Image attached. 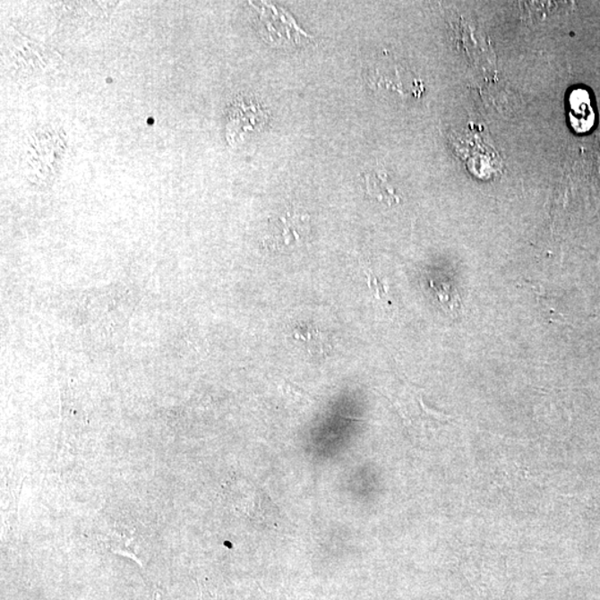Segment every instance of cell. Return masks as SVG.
I'll return each instance as SVG.
<instances>
[{
    "mask_svg": "<svg viewBox=\"0 0 600 600\" xmlns=\"http://www.w3.org/2000/svg\"><path fill=\"white\" fill-rule=\"evenodd\" d=\"M455 154L464 161L469 173L480 180H491L504 172L500 154L484 140L482 129L468 124L450 138Z\"/></svg>",
    "mask_w": 600,
    "mask_h": 600,
    "instance_id": "6da1fadb",
    "label": "cell"
},
{
    "mask_svg": "<svg viewBox=\"0 0 600 600\" xmlns=\"http://www.w3.org/2000/svg\"><path fill=\"white\" fill-rule=\"evenodd\" d=\"M311 234V219L297 210H288L272 221L267 244L271 249L298 247Z\"/></svg>",
    "mask_w": 600,
    "mask_h": 600,
    "instance_id": "7a4b0ae2",
    "label": "cell"
},
{
    "mask_svg": "<svg viewBox=\"0 0 600 600\" xmlns=\"http://www.w3.org/2000/svg\"><path fill=\"white\" fill-rule=\"evenodd\" d=\"M269 113L256 101L238 100L230 108L227 137L230 144L242 141L248 133L261 131L269 122Z\"/></svg>",
    "mask_w": 600,
    "mask_h": 600,
    "instance_id": "3957f363",
    "label": "cell"
},
{
    "mask_svg": "<svg viewBox=\"0 0 600 600\" xmlns=\"http://www.w3.org/2000/svg\"><path fill=\"white\" fill-rule=\"evenodd\" d=\"M261 17L272 43H279L280 29L284 32L286 43H290V41L299 43L302 39H309V35L299 29L292 17L288 16L287 13H283V11L280 12L274 6H262Z\"/></svg>",
    "mask_w": 600,
    "mask_h": 600,
    "instance_id": "277c9868",
    "label": "cell"
},
{
    "mask_svg": "<svg viewBox=\"0 0 600 600\" xmlns=\"http://www.w3.org/2000/svg\"><path fill=\"white\" fill-rule=\"evenodd\" d=\"M569 106L570 126L579 133L589 132L595 124V113L588 91L584 89L572 90Z\"/></svg>",
    "mask_w": 600,
    "mask_h": 600,
    "instance_id": "5b68a950",
    "label": "cell"
},
{
    "mask_svg": "<svg viewBox=\"0 0 600 600\" xmlns=\"http://www.w3.org/2000/svg\"><path fill=\"white\" fill-rule=\"evenodd\" d=\"M364 180H366L367 193L371 197L385 201L389 205H391L392 202H399V197L395 195L394 189L387 182L386 175L372 173L366 175Z\"/></svg>",
    "mask_w": 600,
    "mask_h": 600,
    "instance_id": "8992f818",
    "label": "cell"
},
{
    "mask_svg": "<svg viewBox=\"0 0 600 600\" xmlns=\"http://www.w3.org/2000/svg\"><path fill=\"white\" fill-rule=\"evenodd\" d=\"M295 339L303 341L307 346L309 353L315 355H326L329 353L330 343L325 334L313 327L298 330L295 332Z\"/></svg>",
    "mask_w": 600,
    "mask_h": 600,
    "instance_id": "52a82bcc",
    "label": "cell"
},
{
    "mask_svg": "<svg viewBox=\"0 0 600 600\" xmlns=\"http://www.w3.org/2000/svg\"><path fill=\"white\" fill-rule=\"evenodd\" d=\"M364 274H366L369 289L372 290L373 298L376 300L384 299L385 295H387V288L384 283L378 279L373 271L366 270Z\"/></svg>",
    "mask_w": 600,
    "mask_h": 600,
    "instance_id": "ba28073f",
    "label": "cell"
}]
</instances>
